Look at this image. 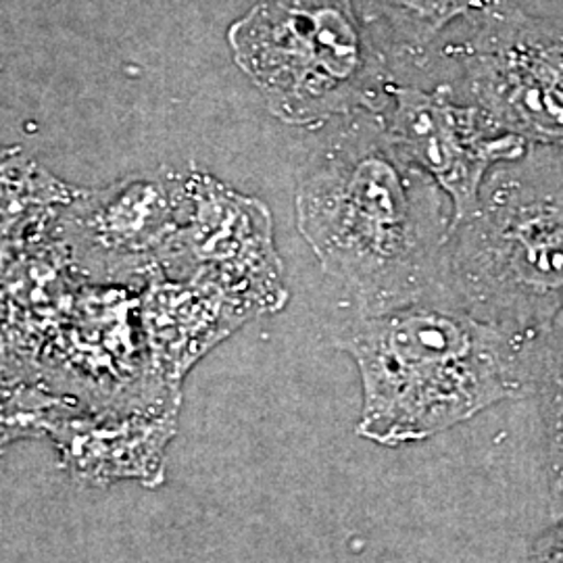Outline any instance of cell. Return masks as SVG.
<instances>
[{"label":"cell","mask_w":563,"mask_h":563,"mask_svg":"<svg viewBox=\"0 0 563 563\" xmlns=\"http://www.w3.org/2000/svg\"><path fill=\"white\" fill-rule=\"evenodd\" d=\"M295 220L323 272L351 295L355 313L453 295L446 280L453 205L402 157L380 111L339 120L302 163Z\"/></svg>","instance_id":"cell-1"},{"label":"cell","mask_w":563,"mask_h":563,"mask_svg":"<svg viewBox=\"0 0 563 563\" xmlns=\"http://www.w3.org/2000/svg\"><path fill=\"white\" fill-rule=\"evenodd\" d=\"M336 342L362 378L357 432L402 446L534 395L543 339L509 332L453 295H437L353 313Z\"/></svg>","instance_id":"cell-2"},{"label":"cell","mask_w":563,"mask_h":563,"mask_svg":"<svg viewBox=\"0 0 563 563\" xmlns=\"http://www.w3.org/2000/svg\"><path fill=\"white\" fill-rule=\"evenodd\" d=\"M455 299L509 332L544 339L563 311V148L530 144L490 169L476 209L453 225Z\"/></svg>","instance_id":"cell-3"},{"label":"cell","mask_w":563,"mask_h":563,"mask_svg":"<svg viewBox=\"0 0 563 563\" xmlns=\"http://www.w3.org/2000/svg\"><path fill=\"white\" fill-rule=\"evenodd\" d=\"M228 46L269 113L295 128L383 111L395 80L355 0H257Z\"/></svg>","instance_id":"cell-4"},{"label":"cell","mask_w":563,"mask_h":563,"mask_svg":"<svg viewBox=\"0 0 563 563\" xmlns=\"http://www.w3.org/2000/svg\"><path fill=\"white\" fill-rule=\"evenodd\" d=\"M443 55L462 69L457 92L501 132L563 148V23L511 4L472 25Z\"/></svg>","instance_id":"cell-5"},{"label":"cell","mask_w":563,"mask_h":563,"mask_svg":"<svg viewBox=\"0 0 563 563\" xmlns=\"http://www.w3.org/2000/svg\"><path fill=\"white\" fill-rule=\"evenodd\" d=\"M176 180L180 222L159 265L216 282L253 311L278 309L286 288L269 209L207 174L190 172Z\"/></svg>","instance_id":"cell-6"},{"label":"cell","mask_w":563,"mask_h":563,"mask_svg":"<svg viewBox=\"0 0 563 563\" xmlns=\"http://www.w3.org/2000/svg\"><path fill=\"white\" fill-rule=\"evenodd\" d=\"M380 113L402 157L451 199L453 225L476 209L490 169L520 159L530 148V142L501 132L449 84L423 90L393 80Z\"/></svg>","instance_id":"cell-7"},{"label":"cell","mask_w":563,"mask_h":563,"mask_svg":"<svg viewBox=\"0 0 563 563\" xmlns=\"http://www.w3.org/2000/svg\"><path fill=\"white\" fill-rule=\"evenodd\" d=\"M180 222L178 180H123L111 188L80 195L67 230L76 253L97 260L104 269H142L157 263Z\"/></svg>","instance_id":"cell-8"},{"label":"cell","mask_w":563,"mask_h":563,"mask_svg":"<svg viewBox=\"0 0 563 563\" xmlns=\"http://www.w3.org/2000/svg\"><path fill=\"white\" fill-rule=\"evenodd\" d=\"M365 15L384 23V32L402 57L423 65L432 44L465 21L476 25L511 7V0H363Z\"/></svg>","instance_id":"cell-9"},{"label":"cell","mask_w":563,"mask_h":563,"mask_svg":"<svg viewBox=\"0 0 563 563\" xmlns=\"http://www.w3.org/2000/svg\"><path fill=\"white\" fill-rule=\"evenodd\" d=\"M534 395L541 405L553 518L563 516V311L544 334Z\"/></svg>","instance_id":"cell-10"},{"label":"cell","mask_w":563,"mask_h":563,"mask_svg":"<svg viewBox=\"0 0 563 563\" xmlns=\"http://www.w3.org/2000/svg\"><path fill=\"white\" fill-rule=\"evenodd\" d=\"M528 563H563V516L532 543Z\"/></svg>","instance_id":"cell-11"}]
</instances>
